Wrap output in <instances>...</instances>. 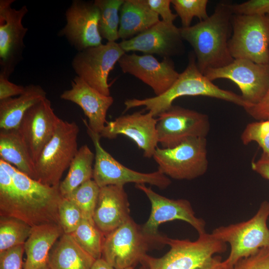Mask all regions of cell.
I'll use <instances>...</instances> for the list:
<instances>
[{
  "mask_svg": "<svg viewBox=\"0 0 269 269\" xmlns=\"http://www.w3.org/2000/svg\"><path fill=\"white\" fill-rule=\"evenodd\" d=\"M59 186L33 179L0 159V216L19 219L31 227L59 224Z\"/></svg>",
  "mask_w": 269,
  "mask_h": 269,
  "instance_id": "obj_1",
  "label": "cell"
},
{
  "mask_svg": "<svg viewBox=\"0 0 269 269\" xmlns=\"http://www.w3.org/2000/svg\"><path fill=\"white\" fill-rule=\"evenodd\" d=\"M229 4L220 2L206 19L180 28L182 39L193 47L197 67L203 75L208 69L224 67L234 60L228 48L233 15Z\"/></svg>",
  "mask_w": 269,
  "mask_h": 269,
  "instance_id": "obj_2",
  "label": "cell"
},
{
  "mask_svg": "<svg viewBox=\"0 0 269 269\" xmlns=\"http://www.w3.org/2000/svg\"><path fill=\"white\" fill-rule=\"evenodd\" d=\"M165 243L169 250L159 258L146 254L138 269H228L224 260L216 255L226 251V243L211 233L199 234L194 241L166 236Z\"/></svg>",
  "mask_w": 269,
  "mask_h": 269,
  "instance_id": "obj_3",
  "label": "cell"
},
{
  "mask_svg": "<svg viewBox=\"0 0 269 269\" xmlns=\"http://www.w3.org/2000/svg\"><path fill=\"white\" fill-rule=\"evenodd\" d=\"M187 96H207L233 103L244 109L249 107L241 96L220 88L201 73L197 66L195 54L191 51L189 54L186 68L166 92L160 96L143 99H127L124 103L125 111L144 106L145 110L157 117L168 110L176 99Z\"/></svg>",
  "mask_w": 269,
  "mask_h": 269,
  "instance_id": "obj_4",
  "label": "cell"
},
{
  "mask_svg": "<svg viewBox=\"0 0 269 269\" xmlns=\"http://www.w3.org/2000/svg\"><path fill=\"white\" fill-rule=\"evenodd\" d=\"M165 235L152 236L130 217L104 239L102 258L115 269L134 267L151 248L165 245Z\"/></svg>",
  "mask_w": 269,
  "mask_h": 269,
  "instance_id": "obj_5",
  "label": "cell"
},
{
  "mask_svg": "<svg viewBox=\"0 0 269 269\" xmlns=\"http://www.w3.org/2000/svg\"><path fill=\"white\" fill-rule=\"evenodd\" d=\"M269 201L263 202L255 215L247 221L221 226L215 229L212 235L228 243L231 248L224 262L231 269L239 261L248 258L259 250L269 247Z\"/></svg>",
  "mask_w": 269,
  "mask_h": 269,
  "instance_id": "obj_6",
  "label": "cell"
},
{
  "mask_svg": "<svg viewBox=\"0 0 269 269\" xmlns=\"http://www.w3.org/2000/svg\"><path fill=\"white\" fill-rule=\"evenodd\" d=\"M78 126L59 119L51 138L34 163L35 179L58 186L60 179L78 151Z\"/></svg>",
  "mask_w": 269,
  "mask_h": 269,
  "instance_id": "obj_7",
  "label": "cell"
},
{
  "mask_svg": "<svg viewBox=\"0 0 269 269\" xmlns=\"http://www.w3.org/2000/svg\"><path fill=\"white\" fill-rule=\"evenodd\" d=\"M158 169L176 180H192L207 171L206 137H192L171 148L157 147L153 155Z\"/></svg>",
  "mask_w": 269,
  "mask_h": 269,
  "instance_id": "obj_8",
  "label": "cell"
},
{
  "mask_svg": "<svg viewBox=\"0 0 269 269\" xmlns=\"http://www.w3.org/2000/svg\"><path fill=\"white\" fill-rule=\"evenodd\" d=\"M231 23L228 48L232 57L269 64V15L233 14Z\"/></svg>",
  "mask_w": 269,
  "mask_h": 269,
  "instance_id": "obj_9",
  "label": "cell"
},
{
  "mask_svg": "<svg viewBox=\"0 0 269 269\" xmlns=\"http://www.w3.org/2000/svg\"><path fill=\"white\" fill-rule=\"evenodd\" d=\"M83 121L95 147L93 179L100 187L108 185L124 186L128 183H147L163 189L171 184L168 177L158 169L151 173H142L121 164L102 147L100 134L90 128L85 119Z\"/></svg>",
  "mask_w": 269,
  "mask_h": 269,
  "instance_id": "obj_10",
  "label": "cell"
},
{
  "mask_svg": "<svg viewBox=\"0 0 269 269\" xmlns=\"http://www.w3.org/2000/svg\"><path fill=\"white\" fill-rule=\"evenodd\" d=\"M125 53L119 43L107 42L78 51L72 59V67L76 76L91 87L111 96L108 76Z\"/></svg>",
  "mask_w": 269,
  "mask_h": 269,
  "instance_id": "obj_11",
  "label": "cell"
},
{
  "mask_svg": "<svg viewBox=\"0 0 269 269\" xmlns=\"http://www.w3.org/2000/svg\"><path fill=\"white\" fill-rule=\"evenodd\" d=\"M210 130L207 115L172 105L157 116L158 142L162 148L174 147L192 137H206Z\"/></svg>",
  "mask_w": 269,
  "mask_h": 269,
  "instance_id": "obj_12",
  "label": "cell"
},
{
  "mask_svg": "<svg viewBox=\"0 0 269 269\" xmlns=\"http://www.w3.org/2000/svg\"><path fill=\"white\" fill-rule=\"evenodd\" d=\"M204 75L211 81L220 78L233 81L239 88L248 108L262 100L269 86V64L245 59H235L226 66L207 70Z\"/></svg>",
  "mask_w": 269,
  "mask_h": 269,
  "instance_id": "obj_13",
  "label": "cell"
},
{
  "mask_svg": "<svg viewBox=\"0 0 269 269\" xmlns=\"http://www.w3.org/2000/svg\"><path fill=\"white\" fill-rule=\"evenodd\" d=\"M14 1L0 0V74L8 78L22 58L24 38L28 31L22 24L27 7L12 8Z\"/></svg>",
  "mask_w": 269,
  "mask_h": 269,
  "instance_id": "obj_14",
  "label": "cell"
},
{
  "mask_svg": "<svg viewBox=\"0 0 269 269\" xmlns=\"http://www.w3.org/2000/svg\"><path fill=\"white\" fill-rule=\"evenodd\" d=\"M65 15L66 23L58 35L65 37L78 51L103 44L99 10L94 1L74 0Z\"/></svg>",
  "mask_w": 269,
  "mask_h": 269,
  "instance_id": "obj_15",
  "label": "cell"
},
{
  "mask_svg": "<svg viewBox=\"0 0 269 269\" xmlns=\"http://www.w3.org/2000/svg\"><path fill=\"white\" fill-rule=\"evenodd\" d=\"M136 188L142 191L150 202L151 209L147 221L141 226L143 231L152 236L161 235L158 232L160 224L173 221L181 220L191 225L198 234L206 232V222L195 216L190 202L184 199H171L154 192L145 184H136Z\"/></svg>",
  "mask_w": 269,
  "mask_h": 269,
  "instance_id": "obj_16",
  "label": "cell"
},
{
  "mask_svg": "<svg viewBox=\"0 0 269 269\" xmlns=\"http://www.w3.org/2000/svg\"><path fill=\"white\" fill-rule=\"evenodd\" d=\"M124 73L131 74L149 86L156 96L166 92L178 78L170 58L159 61L152 55L125 53L118 61Z\"/></svg>",
  "mask_w": 269,
  "mask_h": 269,
  "instance_id": "obj_17",
  "label": "cell"
},
{
  "mask_svg": "<svg viewBox=\"0 0 269 269\" xmlns=\"http://www.w3.org/2000/svg\"><path fill=\"white\" fill-rule=\"evenodd\" d=\"M157 118L150 112H136L107 122L100 133L101 137L116 138L119 135L133 140L146 158L153 157L157 146Z\"/></svg>",
  "mask_w": 269,
  "mask_h": 269,
  "instance_id": "obj_18",
  "label": "cell"
},
{
  "mask_svg": "<svg viewBox=\"0 0 269 269\" xmlns=\"http://www.w3.org/2000/svg\"><path fill=\"white\" fill-rule=\"evenodd\" d=\"M183 40L180 28L161 20L131 39L119 43L126 53L139 51L164 58L182 54L184 51Z\"/></svg>",
  "mask_w": 269,
  "mask_h": 269,
  "instance_id": "obj_19",
  "label": "cell"
},
{
  "mask_svg": "<svg viewBox=\"0 0 269 269\" xmlns=\"http://www.w3.org/2000/svg\"><path fill=\"white\" fill-rule=\"evenodd\" d=\"M59 119L47 98L32 106L25 114L17 130L34 163L53 136Z\"/></svg>",
  "mask_w": 269,
  "mask_h": 269,
  "instance_id": "obj_20",
  "label": "cell"
},
{
  "mask_svg": "<svg viewBox=\"0 0 269 269\" xmlns=\"http://www.w3.org/2000/svg\"><path fill=\"white\" fill-rule=\"evenodd\" d=\"M60 98L78 105L88 118L90 128L100 134L107 122V113L114 103L113 97L101 94L76 76L71 81V88L64 91Z\"/></svg>",
  "mask_w": 269,
  "mask_h": 269,
  "instance_id": "obj_21",
  "label": "cell"
},
{
  "mask_svg": "<svg viewBox=\"0 0 269 269\" xmlns=\"http://www.w3.org/2000/svg\"><path fill=\"white\" fill-rule=\"evenodd\" d=\"M130 217V204L124 186L100 187L93 219L104 236L118 228Z\"/></svg>",
  "mask_w": 269,
  "mask_h": 269,
  "instance_id": "obj_22",
  "label": "cell"
},
{
  "mask_svg": "<svg viewBox=\"0 0 269 269\" xmlns=\"http://www.w3.org/2000/svg\"><path fill=\"white\" fill-rule=\"evenodd\" d=\"M63 234L59 224H45L32 227L24 244L26 255L24 269H39L48 265L51 248Z\"/></svg>",
  "mask_w": 269,
  "mask_h": 269,
  "instance_id": "obj_23",
  "label": "cell"
},
{
  "mask_svg": "<svg viewBox=\"0 0 269 269\" xmlns=\"http://www.w3.org/2000/svg\"><path fill=\"white\" fill-rule=\"evenodd\" d=\"M160 20L146 0H125L120 10L119 38L131 39Z\"/></svg>",
  "mask_w": 269,
  "mask_h": 269,
  "instance_id": "obj_24",
  "label": "cell"
},
{
  "mask_svg": "<svg viewBox=\"0 0 269 269\" xmlns=\"http://www.w3.org/2000/svg\"><path fill=\"white\" fill-rule=\"evenodd\" d=\"M46 95L41 86L30 84L25 86L24 92L17 97L0 101V130L17 129L28 110L46 98Z\"/></svg>",
  "mask_w": 269,
  "mask_h": 269,
  "instance_id": "obj_25",
  "label": "cell"
},
{
  "mask_svg": "<svg viewBox=\"0 0 269 269\" xmlns=\"http://www.w3.org/2000/svg\"><path fill=\"white\" fill-rule=\"evenodd\" d=\"M95 261L70 234L64 233L50 251L48 266L51 269H91Z\"/></svg>",
  "mask_w": 269,
  "mask_h": 269,
  "instance_id": "obj_26",
  "label": "cell"
},
{
  "mask_svg": "<svg viewBox=\"0 0 269 269\" xmlns=\"http://www.w3.org/2000/svg\"><path fill=\"white\" fill-rule=\"evenodd\" d=\"M0 157L35 179L34 163L17 129L0 130Z\"/></svg>",
  "mask_w": 269,
  "mask_h": 269,
  "instance_id": "obj_27",
  "label": "cell"
},
{
  "mask_svg": "<svg viewBox=\"0 0 269 269\" xmlns=\"http://www.w3.org/2000/svg\"><path fill=\"white\" fill-rule=\"evenodd\" d=\"M94 160L95 154L88 145L84 144L78 149L70 164L67 176L59 184L60 191L63 197L93 178Z\"/></svg>",
  "mask_w": 269,
  "mask_h": 269,
  "instance_id": "obj_28",
  "label": "cell"
},
{
  "mask_svg": "<svg viewBox=\"0 0 269 269\" xmlns=\"http://www.w3.org/2000/svg\"><path fill=\"white\" fill-rule=\"evenodd\" d=\"M125 0H95L94 3L99 10V30L102 38L108 42L119 39V12Z\"/></svg>",
  "mask_w": 269,
  "mask_h": 269,
  "instance_id": "obj_29",
  "label": "cell"
},
{
  "mask_svg": "<svg viewBox=\"0 0 269 269\" xmlns=\"http://www.w3.org/2000/svg\"><path fill=\"white\" fill-rule=\"evenodd\" d=\"M32 227L15 218L0 216V253L18 245L24 244Z\"/></svg>",
  "mask_w": 269,
  "mask_h": 269,
  "instance_id": "obj_30",
  "label": "cell"
},
{
  "mask_svg": "<svg viewBox=\"0 0 269 269\" xmlns=\"http://www.w3.org/2000/svg\"><path fill=\"white\" fill-rule=\"evenodd\" d=\"M70 235L94 259L102 258L104 236L94 221L84 218L77 228Z\"/></svg>",
  "mask_w": 269,
  "mask_h": 269,
  "instance_id": "obj_31",
  "label": "cell"
},
{
  "mask_svg": "<svg viewBox=\"0 0 269 269\" xmlns=\"http://www.w3.org/2000/svg\"><path fill=\"white\" fill-rule=\"evenodd\" d=\"M100 189V187L96 182L93 179H90L64 197L72 201L78 207L84 218L93 221V215Z\"/></svg>",
  "mask_w": 269,
  "mask_h": 269,
  "instance_id": "obj_32",
  "label": "cell"
},
{
  "mask_svg": "<svg viewBox=\"0 0 269 269\" xmlns=\"http://www.w3.org/2000/svg\"><path fill=\"white\" fill-rule=\"evenodd\" d=\"M207 0H171V3L181 19L182 28L190 26L194 17L200 21L206 19Z\"/></svg>",
  "mask_w": 269,
  "mask_h": 269,
  "instance_id": "obj_33",
  "label": "cell"
},
{
  "mask_svg": "<svg viewBox=\"0 0 269 269\" xmlns=\"http://www.w3.org/2000/svg\"><path fill=\"white\" fill-rule=\"evenodd\" d=\"M241 139L245 145L252 141L257 142L262 148L263 153L269 156V119L248 124Z\"/></svg>",
  "mask_w": 269,
  "mask_h": 269,
  "instance_id": "obj_34",
  "label": "cell"
},
{
  "mask_svg": "<svg viewBox=\"0 0 269 269\" xmlns=\"http://www.w3.org/2000/svg\"><path fill=\"white\" fill-rule=\"evenodd\" d=\"M59 223L64 234H70L84 219L78 207L72 201L63 197L58 207Z\"/></svg>",
  "mask_w": 269,
  "mask_h": 269,
  "instance_id": "obj_35",
  "label": "cell"
},
{
  "mask_svg": "<svg viewBox=\"0 0 269 269\" xmlns=\"http://www.w3.org/2000/svg\"><path fill=\"white\" fill-rule=\"evenodd\" d=\"M233 14L264 15L269 13V0H250L240 4H229Z\"/></svg>",
  "mask_w": 269,
  "mask_h": 269,
  "instance_id": "obj_36",
  "label": "cell"
},
{
  "mask_svg": "<svg viewBox=\"0 0 269 269\" xmlns=\"http://www.w3.org/2000/svg\"><path fill=\"white\" fill-rule=\"evenodd\" d=\"M231 269H269V247L241 260Z\"/></svg>",
  "mask_w": 269,
  "mask_h": 269,
  "instance_id": "obj_37",
  "label": "cell"
},
{
  "mask_svg": "<svg viewBox=\"0 0 269 269\" xmlns=\"http://www.w3.org/2000/svg\"><path fill=\"white\" fill-rule=\"evenodd\" d=\"M24 244L18 245L0 253V269H24L22 257Z\"/></svg>",
  "mask_w": 269,
  "mask_h": 269,
  "instance_id": "obj_38",
  "label": "cell"
},
{
  "mask_svg": "<svg viewBox=\"0 0 269 269\" xmlns=\"http://www.w3.org/2000/svg\"><path fill=\"white\" fill-rule=\"evenodd\" d=\"M151 9L162 18V20L170 23L178 16L170 9L171 0H146Z\"/></svg>",
  "mask_w": 269,
  "mask_h": 269,
  "instance_id": "obj_39",
  "label": "cell"
},
{
  "mask_svg": "<svg viewBox=\"0 0 269 269\" xmlns=\"http://www.w3.org/2000/svg\"><path fill=\"white\" fill-rule=\"evenodd\" d=\"M8 78L0 74V101L12 96H18L25 91V86L13 83Z\"/></svg>",
  "mask_w": 269,
  "mask_h": 269,
  "instance_id": "obj_40",
  "label": "cell"
},
{
  "mask_svg": "<svg viewBox=\"0 0 269 269\" xmlns=\"http://www.w3.org/2000/svg\"><path fill=\"white\" fill-rule=\"evenodd\" d=\"M253 118L257 120H265L269 118V86L262 100L258 104L245 110Z\"/></svg>",
  "mask_w": 269,
  "mask_h": 269,
  "instance_id": "obj_41",
  "label": "cell"
},
{
  "mask_svg": "<svg viewBox=\"0 0 269 269\" xmlns=\"http://www.w3.org/2000/svg\"><path fill=\"white\" fill-rule=\"evenodd\" d=\"M253 170L269 180V156L263 153L260 158L252 163Z\"/></svg>",
  "mask_w": 269,
  "mask_h": 269,
  "instance_id": "obj_42",
  "label": "cell"
},
{
  "mask_svg": "<svg viewBox=\"0 0 269 269\" xmlns=\"http://www.w3.org/2000/svg\"><path fill=\"white\" fill-rule=\"evenodd\" d=\"M91 269H115L103 258H101L95 260Z\"/></svg>",
  "mask_w": 269,
  "mask_h": 269,
  "instance_id": "obj_43",
  "label": "cell"
},
{
  "mask_svg": "<svg viewBox=\"0 0 269 269\" xmlns=\"http://www.w3.org/2000/svg\"><path fill=\"white\" fill-rule=\"evenodd\" d=\"M39 269H51L49 268V267L48 265H47V266H44V267H42V268H40Z\"/></svg>",
  "mask_w": 269,
  "mask_h": 269,
  "instance_id": "obj_44",
  "label": "cell"
},
{
  "mask_svg": "<svg viewBox=\"0 0 269 269\" xmlns=\"http://www.w3.org/2000/svg\"><path fill=\"white\" fill-rule=\"evenodd\" d=\"M134 267H130V268H128L127 269H134Z\"/></svg>",
  "mask_w": 269,
  "mask_h": 269,
  "instance_id": "obj_45",
  "label": "cell"
},
{
  "mask_svg": "<svg viewBox=\"0 0 269 269\" xmlns=\"http://www.w3.org/2000/svg\"><path fill=\"white\" fill-rule=\"evenodd\" d=\"M268 15H269V13H268Z\"/></svg>",
  "mask_w": 269,
  "mask_h": 269,
  "instance_id": "obj_46",
  "label": "cell"
},
{
  "mask_svg": "<svg viewBox=\"0 0 269 269\" xmlns=\"http://www.w3.org/2000/svg\"></svg>",
  "mask_w": 269,
  "mask_h": 269,
  "instance_id": "obj_47",
  "label": "cell"
}]
</instances>
